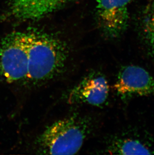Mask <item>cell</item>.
<instances>
[{
	"label": "cell",
	"instance_id": "obj_6",
	"mask_svg": "<svg viewBox=\"0 0 154 155\" xmlns=\"http://www.w3.org/2000/svg\"><path fill=\"white\" fill-rule=\"evenodd\" d=\"M74 0H11L3 19L33 21L51 15Z\"/></svg>",
	"mask_w": 154,
	"mask_h": 155
},
{
	"label": "cell",
	"instance_id": "obj_5",
	"mask_svg": "<svg viewBox=\"0 0 154 155\" xmlns=\"http://www.w3.org/2000/svg\"><path fill=\"white\" fill-rule=\"evenodd\" d=\"M114 86L123 99L151 95L154 94V77L141 67L127 65L120 70Z\"/></svg>",
	"mask_w": 154,
	"mask_h": 155
},
{
	"label": "cell",
	"instance_id": "obj_7",
	"mask_svg": "<svg viewBox=\"0 0 154 155\" xmlns=\"http://www.w3.org/2000/svg\"><path fill=\"white\" fill-rule=\"evenodd\" d=\"M109 85L105 76L92 72L74 86L68 94V100L72 104H86L101 106L106 101Z\"/></svg>",
	"mask_w": 154,
	"mask_h": 155
},
{
	"label": "cell",
	"instance_id": "obj_2",
	"mask_svg": "<svg viewBox=\"0 0 154 155\" xmlns=\"http://www.w3.org/2000/svg\"><path fill=\"white\" fill-rule=\"evenodd\" d=\"M91 127L88 118L78 115L57 120L37 137V151L49 155L76 154L90 133Z\"/></svg>",
	"mask_w": 154,
	"mask_h": 155
},
{
	"label": "cell",
	"instance_id": "obj_3",
	"mask_svg": "<svg viewBox=\"0 0 154 155\" xmlns=\"http://www.w3.org/2000/svg\"><path fill=\"white\" fill-rule=\"evenodd\" d=\"M28 57L26 31L11 33L0 41V79L25 85Z\"/></svg>",
	"mask_w": 154,
	"mask_h": 155
},
{
	"label": "cell",
	"instance_id": "obj_9",
	"mask_svg": "<svg viewBox=\"0 0 154 155\" xmlns=\"http://www.w3.org/2000/svg\"><path fill=\"white\" fill-rule=\"evenodd\" d=\"M143 31L146 40L154 54V0L147 10L144 20Z\"/></svg>",
	"mask_w": 154,
	"mask_h": 155
},
{
	"label": "cell",
	"instance_id": "obj_4",
	"mask_svg": "<svg viewBox=\"0 0 154 155\" xmlns=\"http://www.w3.org/2000/svg\"><path fill=\"white\" fill-rule=\"evenodd\" d=\"M133 1L98 0V19L106 36L117 38L126 30L129 21V7Z\"/></svg>",
	"mask_w": 154,
	"mask_h": 155
},
{
	"label": "cell",
	"instance_id": "obj_1",
	"mask_svg": "<svg viewBox=\"0 0 154 155\" xmlns=\"http://www.w3.org/2000/svg\"><path fill=\"white\" fill-rule=\"evenodd\" d=\"M26 34L28 76L25 85H41L61 75L69 58L66 44L41 31L26 30Z\"/></svg>",
	"mask_w": 154,
	"mask_h": 155
},
{
	"label": "cell",
	"instance_id": "obj_8",
	"mask_svg": "<svg viewBox=\"0 0 154 155\" xmlns=\"http://www.w3.org/2000/svg\"><path fill=\"white\" fill-rule=\"evenodd\" d=\"M112 153L121 155H151L152 151L147 145L136 139H119L109 148Z\"/></svg>",
	"mask_w": 154,
	"mask_h": 155
}]
</instances>
